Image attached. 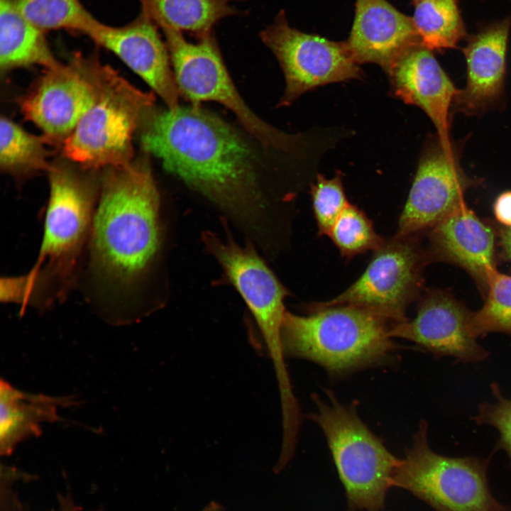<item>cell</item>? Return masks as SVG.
I'll return each mask as SVG.
<instances>
[{"label":"cell","instance_id":"d4e9b609","mask_svg":"<svg viewBox=\"0 0 511 511\" xmlns=\"http://www.w3.org/2000/svg\"><path fill=\"white\" fill-rule=\"evenodd\" d=\"M18 11L37 28L46 32L66 29L89 36L100 21L79 0H11Z\"/></svg>","mask_w":511,"mask_h":511},{"label":"cell","instance_id":"603a6c76","mask_svg":"<svg viewBox=\"0 0 511 511\" xmlns=\"http://www.w3.org/2000/svg\"><path fill=\"white\" fill-rule=\"evenodd\" d=\"M144 11L162 28L189 31L199 37L211 33L221 18L238 13V0H140Z\"/></svg>","mask_w":511,"mask_h":511},{"label":"cell","instance_id":"4dcf8cb0","mask_svg":"<svg viewBox=\"0 0 511 511\" xmlns=\"http://www.w3.org/2000/svg\"><path fill=\"white\" fill-rule=\"evenodd\" d=\"M499 235L503 255L506 260L511 263V227H502Z\"/></svg>","mask_w":511,"mask_h":511},{"label":"cell","instance_id":"ffe728a7","mask_svg":"<svg viewBox=\"0 0 511 511\" xmlns=\"http://www.w3.org/2000/svg\"><path fill=\"white\" fill-rule=\"evenodd\" d=\"M73 397L31 394L1 379L0 385V450L9 455L21 441L42 433L40 424L60 419L59 407L75 404Z\"/></svg>","mask_w":511,"mask_h":511},{"label":"cell","instance_id":"8fae6325","mask_svg":"<svg viewBox=\"0 0 511 511\" xmlns=\"http://www.w3.org/2000/svg\"><path fill=\"white\" fill-rule=\"evenodd\" d=\"M284 73L285 89L278 106H290L317 87L362 77L363 71L345 41L336 42L291 27L284 11L260 33Z\"/></svg>","mask_w":511,"mask_h":511},{"label":"cell","instance_id":"d6a6232c","mask_svg":"<svg viewBox=\"0 0 511 511\" xmlns=\"http://www.w3.org/2000/svg\"><path fill=\"white\" fill-rule=\"evenodd\" d=\"M501 511H511L510 508H507L506 507H503Z\"/></svg>","mask_w":511,"mask_h":511},{"label":"cell","instance_id":"8992f818","mask_svg":"<svg viewBox=\"0 0 511 511\" xmlns=\"http://www.w3.org/2000/svg\"><path fill=\"white\" fill-rule=\"evenodd\" d=\"M326 395L328 402L312 395L317 411L309 417L324 432L349 505L383 511L400 459L362 422L355 407L341 404L330 390Z\"/></svg>","mask_w":511,"mask_h":511},{"label":"cell","instance_id":"9c48e42d","mask_svg":"<svg viewBox=\"0 0 511 511\" xmlns=\"http://www.w3.org/2000/svg\"><path fill=\"white\" fill-rule=\"evenodd\" d=\"M202 241L253 314L273 361L280 397L292 398L281 335L288 291L251 243L238 244L229 232L222 237L205 231Z\"/></svg>","mask_w":511,"mask_h":511},{"label":"cell","instance_id":"2e32d148","mask_svg":"<svg viewBox=\"0 0 511 511\" xmlns=\"http://www.w3.org/2000/svg\"><path fill=\"white\" fill-rule=\"evenodd\" d=\"M387 74L395 95L422 109L434 125L439 140L450 143L449 113L458 90L432 50L421 43L411 47Z\"/></svg>","mask_w":511,"mask_h":511},{"label":"cell","instance_id":"5b68a950","mask_svg":"<svg viewBox=\"0 0 511 511\" xmlns=\"http://www.w3.org/2000/svg\"><path fill=\"white\" fill-rule=\"evenodd\" d=\"M155 100L99 61L93 102L61 146L62 156L92 170L129 165L134 135Z\"/></svg>","mask_w":511,"mask_h":511},{"label":"cell","instance_id":"3957f363","mask_svg":"<svg viewBox=\"0 0 511 511\" xmlns=\"http://www.w3.org/2000/svg\"><path fill=\"white\" fill-rule=\"evenodd\" d=\"M49 197L38 258L28 273L1 279V301L44 312L78 288L100 189V170L62 157L47 172Z\"/></svg>","mask_w":511,"mask_h":511},{"label":"cell","instance_id":"4316f807","mask_svg":"<svg viewBox=\"0 0 511 511\" xmlns=\"http://www.w3.org/2000/svg\"><path fill=\"white\" fill-rule=\"evenodd\" d=\"M347 258L378 250L385 239L378 235L372 221L363 211L348 204L333 226L328 235Z\"/></svg>","mask_w":511,"mask_h":511},{"label":"cell","instance_id":"6da1fadb","mask_svg":"<svg viewBox=\"0 0 511 511\" xmlns=\"http://www.w3.org/2000/svg\"><path fill=\"white\" fill-rule=\"evenodd\" d=\"M150 155L101 170L100 189L78 288L113 325L136 322L164 304L166 224Z\"/></svg>","mask_w":511,"mask_h":511},{"label":"cell","instance_id":"d6986e66","mask_svg":"<svg viewBox=\"0 0 511 511\" xmlns=\"http://www.w3.org/2000/svg\"><path fill=\"white\" fill-rule=\"evenodd\" d=\"M433 258L463 268L486 292L496 270L493 229L463 203L435 225L429 233Z\"/></svg>","mask_w":511,"mask_h":511},{"label":"cell","instance_id":"ba28073f","mask_svg":"<svg viewBox=\"0 0 511 511\" xmlns=\"http://www.w3.org/2000/svg\"><path fill=\"white\" fill-rule=\"evenodd\" d=\"M427 434V422L422 420L394 473L392 486L408 490L436 511H501L504 506L488 486L489 460L439 454L429 447Z\"/></svg>","mask_w":511,"mask_h":511},{"label":"cell","instance_id":"7a4b0ae2","mask_svg":"<svg viewBox=\"0 0 511 511\" xmlns=\"http://www.w3.org/2000/svg\"><path fill=\"white\" fill-rule=\"evenodd\" d=\"M141 150L203 196L266 251L275 239V210L260 186L252 150L231 126L201 106L152 107Z\"/></svg>","mask_w":511,"mask_h":511},{"label":"cell","instance_id":"e0dca14e","mask_svg":"<svg viewBox=\"0 0 511 511\" xmlns=\"http://www.w3.org/2000/svg\"><path fill=\"white\" fill-rule=\"evenodd\" d=\"M356 61L374 63L386 73L409 48L422 44L412 17L387 0H356L355 16L346 40Z\"/></svg>","mask_w":511,"mask_h":511},{"label":"cell","instance_id":"4fadbf2b","mask_svg":"<svg viewBox=\"0 0 511 511\" xmlns=\"http://www.w3.org/2000/svg\"><path fill=\"white\" fill-rule=\"evenodd\" d=\"M475 182L461 168L454 145L432 139L421 155L395 236H417L432 229L464 203L466 191Z\"/></svg>","mask_w":511,"mask_h":511},{"label":"cell","instance_id":"cb8c5ba5","mask_svg":"<svg viewBox=\"0 0 511 511\" xmlns=\"http://www.w3.org/2000/svg\"><path fill=\"white\" fill-rule=\"evenodd\" d=\"M414 24L422 44L430 49L455 48L466 28L458 0H412Z\"/></svg>","mask_w":511,"mask_h":511},{"label":"cell","instance_id":"277c9868","mask_svg":"<svg viewBox=\"0 0 511 511\" xmlns=\"http://www.w3.org/2000/svg\"><path fill=\"white\" fill-rule=\"evenodd\" d=\"M308 315L286 312L282 326L285 357L304 358L334 376L385 363L397 350L394 325L351 305H309Z\"/></svg>","mask_w":511,"mask_h":511},{"label":"cell","instance_id":"5bb4252c","mask_svg":"<svg viewBox=\"0 0 511 511\" xmlns=\"http://www.w3.org/2000/svg\"><path fill=\"white\" fill-rule=\"evenodd\" d=\"M471 312L449 293L432 290L420 302L416 317L394 324L390 336L414 342L434 358L452 357L454 363H478L490 353L471 336Z\"/></svg>","mask_w":511,"mask_h":511},{"label":"cell","instance_id":"7c38bea8","mask_svg":"<svg viewBox=\"0 0 511 511\" xmlns=\"http://www.w3.org/2000/svg\"><path fill=\"white\" fill-rule=\"evenodd\" d=\"M99 60L75 53L66 63L44 69L18 99L24 118L41 130L54 148H61L93 102Z\"/></svg>","mask_w":511,"mask_h":511},{"label":"cell","instance_id":"9a60e30c","mask_svg":"<svg viewBox=\"0 0 511 511\" xmlns=\"http://www.w3.org/2000/svg\"><path fill=\"white\" fill-rule=\"evenodd\" d=\"M97 45L114 53L143 79L168 109L179 106L168 49L158 33V26L142 10L133 22L123 26L100 23L89 36Z\"/></svg>","mask_w":511,"mask_h":511},{"label":"cell","instance_id":"1f68e13d","mask_svg":"<svg viewBox=\"0 0 511 511\" xmlns=\"http://www.w3.org/2000/svg\"><path fill=\"white\" fill-rule=\"evenodd\" d=\"M199 511H225L221 505L216 502H211Z\"/></svg>","mask_w":511,"mask_h":511},{"label":"cell","instance_id":"f1b7e54d","mask_svg":"<svg viewBox=\"0 0 511 511\" xmlns=\"http://www.w3.org/2000/svg\"><path fill=\"white\" fill-rule=\"evenodd\" d=\"M490 389L495 401L483 402L478 405L477 414L471 419L477 425H490L499 433L495 450H503L511 466V398L505 397L499 384L493 382Z\"/></svg>","mask_w":511,"mask_h":511},{"label":"cell","instance_id":"44dd1931","mask_svg":"<svg viewBox=\"0 0 511 511\" xmlns=\"http://www.w3.org/2000/svg\"><path fill=\"white\" fill-rule=\"evenodd\" d=\"M45 32L27 20L11 0H0V70L1 74L31 66L56 65Z\"/></svg>","mask_w":511,"mask_h":511},{"label":"cell","instance_id":"7402d4cb","mask_svg":"<svg viewBox=\"0 0 511 511\" xmlns=\"http://www.w3.org/2000/svg\"><path fill=\"white\" fill-rule=\"evenodd\" d=\"M51 146L43 134L30 133L9 117L1 116V170L19 185L35 175L47 174L52 165Z\"/></svg>","mask_w":511,"mask_h":511},{"label":"cell","instance_id":"f546056e","mask_svg":"<svg viewBox=\"0 0 511 511\" xmlns=\"http://www.w3.org/2000/svg\"><path fill=\"white\" fill-rule=\"evenodd\" d=\"M497 220L505 227H511V191L500 194L494 203Z\"/></svg>","mask_w":511,"mask_h":511},{"label":"cell","instance_id":"ac0fdd59","mask_svg":"<svg viewBox=\"0 0 511 511\" xmlns=\"http://www.w3.org/2000/svg\"><path fill=\"white\" fill-rule=\"evenodd\" d=\"M511 16L471 35L463 53L466 84L458 90L453 107L467 115L482 113L499 101L506 73V55Z\"/></svg>","mask_w":511,"mask_h":511},{"label":"cell","instance_id":"83f0119b","mask_svg":"<svg viewBox=\"0 0 511 511\" xmlns=\"http://www.w3.org/2000/svg\"><path fill=\"white\" fill-rule=\"evenodd\" d=\"M310 194L318 234L329 235L349 204L345 194L341 173L337 172L331 179L318 174L316 182L311 185Z\"/></svg>","mask_w":511,"mask_h":511},{"label":"cell","instance_id":"30bf717a","mask_svg":"<svg viewBox=\"0 0 511 511\" xmlns=\"http://www.w3.org/2000/svg\"><path fill=\"white\" fill-rule=\"evenodd\" d=\"M427 256L416 236H394L374 251L363 274L346 290L317 307L351 305L368 309L392 324L406 322V309L422 285Z\"/></svg>","mask_w":511,"mask_h":511},{"label":"cell","instance_id":"52a82bcc","mask_svg":"<svg viewBox=\"0 0 511 511\" xmlns=\"http://www.w3.org/2000/svg\"><path fill=\"white\" fill-rule=\"evenodd\" d=\"M162 31L180 96L194 106L207 101L224 105L265 148L299 158L306 155L308 141L304 136L288 134L274 128L246 104L211 33L199 37L197 43H191L182 32L170 28Z\"/></svg>","mask_w":511,"mask_h":511},{"label":"cell","instance_id":"484cf974","mask_svg":"<svg viewBox=\"0 0 511 511\" xmlns=\"http://www.w3.org/2000/svg\"><path fill=\"white\" fill-rule=\"evenodd\" d=\"M486 293L482 307L471 312L468 326L470 334L476 339L493 332L511 337V276L495 270Z\"/></svg>","mask_w":511,"mask_h":511}]
</instances>
